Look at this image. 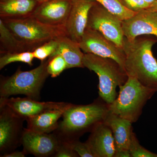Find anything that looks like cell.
Returning a JSON list of instances; mask_svg holds the SVG:
<instances>
[{
  "instance_id": "1",
  "label": "cell",
  "mask_w": 157,
  "mask_h": 157,
  "mask_svg": "<svg viewBox=\"0 0 157 157\" xmlns=\"http://www.w3.org/2000/svg\"><path fill=\"white\" fill-rule=\"evenodd\" d=\"M109 111L108 104L100 98L87 105L71 104L53 132L62 140L79 139L82 135L91 132L97 125L104 122Z\"/></svg>"
},
{
  "instance_id": "2",
  "label": "cell",
  "mask_w": 157,
  "mask_h": 157,
  "mask_svg": "<svg viewBox=\"0 0 157 157\" xmlns=\"http://www.w3.org/2000/svg\"><path fill=\"white\" fill-rule=\"evenodd\" d=\"M157 42L153 37L136 38L129 41L125 37L124 68L128 76L137 78L144 85L157 88V60L152 48Z\"/></svg>"
},
{
  "instance_id": "3",
  "label": "cell",
  "mask_w": 157,
  "mask_h": 157,
  "mask_svg": "<svg viewBox=\"0 0 157 157\" xmlns=\"http://www.w3.org/2000/svg\"><path fill=\"white\" fill-rule=\"evenodd\" d=\"M84 68L94 71L99 78V98L107 104L112 103L118 95L116 89L125 83L128 76L125 70L113 59L84 53Z\"/></svg>"
},
{
  "instance_id": "4",
  "label": "cell",
  "mask_w": 157,
  "mask_h": 157,
  "mask_svg": "<svg viewBox=\"0 0 157 157\" xmlns=\"http://www.w3.org/2000/svg\"><path fill=\"white\" fill-rule=\"evenodd\" d=\"M128 76L125 83L119 86L116 99L108 104V108L109 112L133 123L138 120L144 105L156 92L157 88L145 86L135 77Z\"/></svg>"
},
{
  "instance_id": "5",
  "label": "cell",
  "mask_w": 157,
  "mask_h": 157,
  "mask_svg": "<svg viewBox=\"0 0 157 157\" xmlns=\"http://www.w3.org/2000/svg\"><path fill=\"white\" fill-rule=\"evenodd\" d=\"M48 62L47 59L33 70L22 71L19 67L11 76H1L0 98L21 94L39 100L42 86L49 76L47 71Z\"/></svg>"
},
{
  "instance_id": "6",
  "label": "cell",
  "mask_w": 157,
  "mask_h": 157,
  "mask_svg": "<svg viewBox=\"0 0 157 157\" xmlns=\"http://www.w3.org/2000/svg\"><path fill=\"white\" fill-rule=\"evenodd\" d=\"M1 19L31 51L51 39L67 35L65 26L45 24L32 16L17 19Z\"/></svg>"
},
{
  "instance_id": "7",
  "label": "cell",
  "mask_w": 157,
  "mask_h": 157,
  "mask_svg": "<svg viewBox=\"0 0 157 157\" xmlns=\"http://www.w3.org/2000/svg\"><path fill=\"white\" fill-rule=\"evenodd\" d=\"M86 28L98 31L123 49L125 36L122 21L97 2L90 9Z\"/></svg>"
},
{
  "instance_id": "8",
  "label": "cell",
  "mask_w": 157,
  "mask_h": 157,
  "mask_svg": "<svg viewBox=\"0 0 157 157\" xmlns=\"http://www.w3.org/2000/svg\"><path fill=\"white\" fill-rule=\"evenodd\" d=\"M25 121L6 105L0 104V157L21 145Z\"/></svg>"
},
{
  "instance_id": "9",
  "label": "cell",
  "mask_w": 157,
  "mask_h": 157,
  "mask_svg": "<svg viewBox=\"0 0 157 157\" xmlns=\"http://www.w3.org/2000/svg\"><path fill=\"white\" fill-rule=\"evenodd\" d=\"M78 45L84 53L113 59L125 70L126 56L123 49L98 31L86 28Z\"/></svg>"
},
{
  "instance_id": "10",
  "label": "cell",
  "mask_w": 157,
  "mask_h": 157,
  "mask_svg": "<svg viewBox=\"0 0 157 157\" xmlns=\"http://www.w3.org/2000/svg\"><path fill=\"white\" fill-rule=\"evenodd\" d=\"M60 143L55 133H39L25 128L21 138L26 154L38 157H53Z\"/></svg>"
},
{
  "instance_id": "11",
  "label": "cell",
  "mask_w": 157,
  "mask_h": 157,
  "mask_svg": "<svg viewBox=\"0 0 157 157\" xmlns=\"http://www.w3.org/2000/svg\"><path fill=\"white\" fill-rule=\"evenodd\" d=\"M122 28L124 36L129 41L143 35H151L157 39V11L149 9L137 12L122 21Z\"/></svg>"
},
{
  "instance_id": "12",
  "label": "cell",
  "mask_w": 157,
  "mask_h": 157,
  "mask_svg": "<svg viewBox=\"0 0 157 157\" xmlns=\"http://www.w3.org/2000/svg\"><path fill=\"white\" fill-rule=\"evenodd\" d=\"M68 103L52 101L40 102L39 100L27 97L0 98V104L6 105L25 121L47 110L63 107Z\"/></svg>"
},
{
  "instance_id": "13",
  "label": "cell",
  "mask_w": 157,
  "mask_h": 157,
  "mask_svg": "<svg viewBox=\"0 0 157 157\" xmlns=\"http://www.w3.org/2000/svg\"><path fill=\"white\" fill-rule=\"evenodd\" d=\"M94 0H72V6L65 28L70 39L79 43L87 27L89 14L95 3Z\"/></svg>"
},
{
  "instance_id": "14",
  "label": "cell",
  "mask_w": 157,
  "mask_h": 157,
  "mask_svg": "<svg viewBox=\"0 0 157 157\" xmlns=\"http://www.w3.org/2000/svg\"><path fill=\"white\" fill-rule=\"evenodd\" d=\"M72 0H48L40 4L32 17L40 22L56 26H65Z\"/></svg>"
},
{
  "instance_id": "15",
  "label": "cell",
  "mask_w": 157,
  "mask_h": 157,
  "mask_svg": "<svg viewBox=\"0 0 157 157\" xmlns=\"http://www.w3.org/2000/svg\"><path fill=\"white\" fill-rule=\"evenodd\" d=\"M90 132L86 142L94 157H113L116 148L112 132L109 127L102 122Z\"/></svg>"
},
{
  "instance_id": "16",
  "label": "cell",
  "mask_w": 157,
  "mask_h": 157,
  "mask_svg": "<svg viewBox=\"0 0 157 157\" xmlns=\"http://www.w3.org/2000/svg\"><path fill=\"white\" fill-rule=\"evenodd\" d=\"M71 103L60 108L47 110L26 120L27 128L39 133H51L58 127L59 120L63 117Z\"/></svg>"
},
{
  "instance_id": "17",
  "label": "cell",
  "mask_w": 157,
  "mask_h": 157,
  "mask_svg": "<svg viewBox=\"0 0 157 157\" xmlns=\"http://www.w3.org/2000/svg\"><path fill=\"white\" fill-rule=\"evenodd\" d=\"M104 122L112 131L116 151L129 150L133 132L132 123L109 111L107 113Z\"/></svg>"
},
{
  "instance_id": "18",
  "label": "cell",
  "mask_w": 157,
  "mask_h": 157,
  "mask_svg": "<svg viewBox=\"0 0 157 157\" xmlns=\"http://www.w3.org/2000/svg\"><path fill=\"white\" fill-rule=\"evenodd\" d=\"M39 5L36 0H0V17L12 19L30 17Z\"/></svg>"
},
{
  "instance_id": "19",
  "label": "cell",
  "mask_w": 157,
  "mask_h": 157,
  "mask_svg": "<svg viewBox=\"0 0 157 157\" xmlns=\"http://www.w3.org/2000/svg\"><path fill=\"white\" fill-rule=\"evenodd\" d=\"M57 39V48L52 56L56 55L61 56L67 62L68 69L84 68L82 63L84 53L82 52L78 43L73 41L67 35L58 37Z\"/></svg>"
},
{
  "instance_id": "20",
  "label": "cell",
  "mask_w": 157,
  "mask_h": 157,
  "mask_svg": "<svg viewBox=\"0 0 157 157\" xmlns=\"http://www.w3.org/2000/svg\"><path fill=\"white\" fill-rule=\"evenodd\" d=\"M31 51L0 19V53Z\"/></svg>"
},
{
  "instance_id": "21",
  "label": "cell",
  "mask_w": 157,
  "mask_h": 157,
  "mask_svg": "<svg viewBox=\"0 0 157 157\" xmlns=\"http://www.w3.org/2000/svg\"><path fill=\"white\" fill-rule=\"evenodd\" d=\"M104 6L109 12L122 21L134 16L136 12L130 11L121 3L119 0H94Z\"/></svg>"
},
{
  "instance_id": "22",
  "label": "cell",
  "mask_w": 157,
  "mask_h": 157,
  "mask_svg": "<svg viewBox=\"0 0 157 157\" xmlns=\"http://www.w3.org/2000/svg\"><path fill=\"white\" fill-rule=\"evenodd\" d=\"M34 58L33 51H25L14 53L1 54L0 70H2L7 65L15 62H21L33 66Z\"/></svg>"
},
{
  "instance_id": "23",
  "label": "cell",
  "mask_w": 157,
  "mask_h": 157,
  "mask_svg": "<svg viewBox=\"0 0 157 157\" xmlns=\"http://www.w3.org/2000/svg\"><path fill=\"white\" fill-rule=\"evenodd\" d=\"M57 38L49 40L33 51L34 58L42 62L52 56L57 48Z\"/></svg>"
},
{
  "instance_id": "24",
  "label": "cell",
  "mask_w": 157,
  "mask_h": 157,
  "mask_svg": "<svg viewBox=\"0 0 157 157\" xmlns=\"http://www.w3.org/2000/svg\"><path fill=\"white\" fill-rule=\"evenodd\" d=\"M47 71L52 78L57 77L65 70L67 69V62L60 55H56L48 58Z\"/></svg>"
},
{
  "instance_id": "25",
  "label": "cell",
  "mask_w": 157,
  "mask_h": 157,
  "mask_svg": "<svg viewBox=\"0 0 157 157\" xmlns=\"http://www.w3.org/2000/svg\"><path fill=\"white\" fill-rule=\"evenodd\" d=\"M129 151L132 157H157V154L141 146L134 132L132 133Z\"/></svg>"
},
{
  "instance_id": "26",
  "label": "cell",
  "mask_w": 157,
  "mask_h": 157,
  "mask_svg": "<svg viewBox=\"0 0 157 157\" xmlns=\"http://www.w3.org/2000/svg\"><path fill=\"white\" fill-rule=\"evenodd\" d=\"M65 141L69 142L70 146L77 153L79 157H94L92 152L86 141L82 142L79 141V139Z\"/></svg>"
},
{
  "instance_id": "27",
  "label": "cell",
  "mask_w": 157,
  "mask_h": 157,
  "mask_svg": "<svg viewBox=\"0 0 157 157\" xmlns=\"http://www.w3.org/2000/svg\"><path fill=\"white\" fill-rule=\"evenodd\" d=\"M125 7L133 12H140L150 9L144 0H119Z\"/></svg>"
},
{
  "instance_id": "28",
  "label": "cell",
  "mask_w": 157,
  "mask_h": 157,
  "mask_svg": "<svg viewBox=\"0 0 157 157\" xmlns=\"http://www.w3.org/2000/svg\"><path fill=\"white\" fill-rule=\"evenodd\" d=\"M79 157V156L72 148L69 142L62 140H60L59 146L53 156V157Z\"/></svg>"
},
{
  "instance_id": "29",
  "label": "cell",
  "mask_w": 157,
  "mask_h": 157,
  "mask_svg": "<svg viewBox=\"0 0 157 157\" xmlns=\"http://www.w3.org/2000/svg\"><path fill=\"white\" fill-rule=\"evenodd\" d=\"M26 155V154L23 150L22 151L15 150L4 155L2 157H25Z\"/></svg>"
},
{
  "instance_id": "30",
  "label": "cell",
  "mask_w": 157,
  "mask_h": 157,
  "mask_svg": "<svg viewBox=\"0 0 157 157\" xmlns=\"http://www.w3.org/2000/svg\"><path fill=\"white\" fill-rule=\"evenodd\" d=\"M113 157H132L129 150L116 151Z\"/></svg>"
},
{
  "instance_id": "31",
  "label": "cell",
  "mask_w": 157,
  "mask_h": 157,
  "mask_svg": "<svg viewBox=\"0 0 157 157\" xmlns=\"http://www.w3.org/2000/svg\"><path fill=\"white\" fill-rule=\"evenodd\" d=\"M149 5L150 8L155 6L157 4V0H144Z\"/></svg>"
},
{
  "instance_id": "32",
  "label": "cell",
  "mask_w": 157,
  "mask_h": 157,
  "mask_svg": "<svg viewBox=\"0 0 157 157\" xmlns=\"http://www.w3.org/2000/svg\"><path fill=\"white\" fill-rule=\"evenodd\" d=\"M37 2L39 3V4H41L43 2H45L48 1V0H36Z\"/></svg>"
},
{
  "instance_id": "33",
  "label": "cell",
  "mask_w": 157,
  "mask_h": 157,
  "mask_svg": "<svg viewBox=\"0 0 157 157\" xmlns=\"http://www.w3.org/2000/svg\"><path fill=\"white\" fill-rule=\"evenodd\" d=\"M152 9H153V10H156V11H157V4L155 6H154V7H152V8H150Z\"/></svg>"
}]
</instances>
